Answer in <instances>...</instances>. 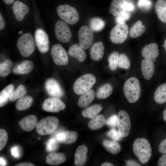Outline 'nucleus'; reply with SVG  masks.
Wrapping results in <instances>:
<instances>
[{
  "mask_svg": "<svg viewBox=\"0 0 166 166\" xmlns=\"http://www.w3.org/2000/svg\"><path fill=\"white\" fill-rule=\"evenodd\" d=\"M158 150L161 153H166V138L162 141L160 144Z\"/></svg>",
  "mask_w": 166,
  "mask_h": 166,
  "instance_id": "obj_48",
  "label": "nucleus"
},
{
  "mask_svg": "<svg viewBox=\"0 0 166 166\" xmlns=\"http://www.w3.org/2000/svg\"><path fill=\"white\" fill-rule=\"evenodd\" d=\"M154 98L155 101L158 104L166 103V83L159 86L154 93Z\"/></svg>",
  "mask_w": 166,
  "mask_h": 166,
  "instance_id": "obj_27",
  "label": "nucleus"
},
{
  "mask_svg": "<svg viewBox=\"0 0 166 166\" xmlns=\"http://www.w3.org/2000/svg\"><path fill=\"white\" fill-rule=\"evenodd\" d=\"M141 54L144 58L151 59L154 61L159 54L158 45L152 43L146 45L143 48Z\"/></svg>",
  "mask_w": 166,
  "mask_h": 166,
  "instance_id": "obj_18",
  "label": "nucleus"
},
{
  "mask_svg": "<svg viewBox=\"0 0 166 166\" xmlns=\"http://www.w3.org/2000/svg\"><path fill=\"white\" fill-rule=\"evenodd\" d=\"M163 117L164 120L166 122V109L163 112Z\"/></svg>",
  "mask_w": 166,
  "mask_h": 166,
  "instance_id": "obj_57",
  "label": "nucleus"
},
{
  "mask_svg": "<svg viewBox=\"0 0 166 166\" xmlns=\"http://www.w3.org/2000/svg\"><path fill=\"white\" fill-rule=\"evenodd\" d=\"M106 123V121L103 115H97L91 118L88 123V126L91 130H97L102 128Z\"/></svg>",
  "mask_w": 166,
  "mask_h": 166,
  "instance_id": "obj_29",
  "label": "nucleus"
},
{
  "mask_svg": "<svg viewBox=\"0 0 166 166\" xmlns=\"http://www.w3.org/2000/svg\"><path fill=\"white\" fill-rule=\"evenodd\" d=\"M32 97L29 96L23 97L17 102L16 108L19 111H23L30 108L33 103Z\"/></svg>",
  "mask_w": 166,
  "mask_h": 166,
  "instance_id": "obj_33",
  "label": "nucleus"
},
{
  "mask_svg": "<svg viewBox=\"0 0 166 166\" xmlns=\"http://www.w3.org/2000/svg\"><path fill=\"white\" fill-rule=\"evenodd\" d=\"M26 93V91L25 86L22 85H20L15 90L12 91L9 99L11 101H15L23 97Z\"/></svg>",
  "mask_w": 166,
  "mask_h": 166,
  "instance_id": "obj_37",
  "label": "nucleus"
},
{
  "mask_svg": "<svg viewBox=\"0 0 166 166\" xmlns=\"http://www.w3.org/2000/svg\"><path fill=\"white\" fill-rule=\"evenodd\" d=\"M102 144L105 148L112 154H117L121 151V146L117 141L104 140L103 141Z\"/></svg>",
  "mask_w": 166,
  "mask_h": 166,
  "instance_id": "obj_31",
  "label": "nucleus"
},
{
  "mask_svg": "<svg viewBox=\"0 0 166 166\" xmlns=\"http://www.w3.org/2000/svg\"><path fill=\"white\" fill-rule=\"evenodd\" d=\"M130 66V62L127 56L124 54L119 55L117 67L124 69H129Z\"/></svg>",
  "mask_w": 166,
  "mask_h": 166,
  "instance_id": "obj_40",
  "label": "nucleus"
},
{
  "mask_svg": "<svg viewBox=\"0 0 166 166\" xmlns=\"http://www.w3.org/2000/svg\"><path fill=\"white\" fill-rule=\"evenodd\" d=\"M8 136L6 131L3 129H0V151L4 148L7 141Z\"/></svg>",
  "mask_w": 166,
  "mask_h": 166,
  "instance_id": "obj_42",
  "label": "nucleus"
},
{
  "mask_svg": "<svg viewBox=\"0 0 166 166\" xmlns=\"http://www.w3.org/2000/svg\"><path fill=\"white\" fill-rule=\"evenodd\" d=\"M5 25V22L3 19V18L1 15L0 14V29L2 30L3 29Z\"/></svg>",
  "mask_w": 166,
  "mask_h": 166,
  "instance_id": "obj_52",
  "label": "nucleus"
},
{
  "mask_svg": "<svg viewBox=\"0 0 166 166\" xmlns=\"http://www.w3.org/2000/svg\"><path fill=\"white\" fill-rule=\"evenodd\" d=\"M4 2L6 5H10L13 4L15 0H3Z\"/></svg>",
  "mask_w": 166,
  "mask_h": 166,
  "instance_id": "obj_55",
  "label": "nucleus"
},
{
  "mask_svg": "<svg viewBox=\"0 0 166 166\" xmlns=\"http://www.w3.org/2000/svg\"><path fill=\"white\" fill-rule=\"evenodd\" d=\"M101 166H113V164H111L110 163H108V162H105L103 163L101 165Z\"/></svg>",
  "mask_w": 166,
  "mask_h": 166,
  "instance_id": "obj_56",
  "label": "nucleus"
},
{
  "mask_svg": "<svg viewBox=\"0 0 166 166\" xmlns=\"http://www.w3.org/2000/svg\"><path fill=\"white\" fill-rule=\"evenodd\" d=\"M117 126L118 131L122 137L128 136L131 128L130 120L128 113L121 110L117 115Z\"/></svg>",
  "mask_w": 166,
  "mask_h": 166,
  "instance_id": "obj_8",
  "label": "nucleus"
},
{
  "mask_svg": "<svg viewBox=\"0 0 166 166\" xmlns=\"http://www.w3.org/2000/svg\"><path fill=\"white\" fill-rule=\"evenodd\" d=\"M12 61L9 59H7L3 63L0 64V75L2 77L8 76L11 72L10 68L12 66Z\"/></svg>",
  "mask_w": 166,
  "mask_h": 166,
  "instance_id": "obj_38",
  "label": "nucleus"
},
{
  "mask_svg": "<svg viewBox=\"0 0 166 166\" xmlns=\"http://www.w3.org/2000/svg\"><path fill=\"white\" fill-rule=\"evenodd\" d=\"M58 142L56 138H52L50 139L46 143V150L49 152L56 150L58 147Z\"/></svg>",
  "mask_w": 166,
  "mask_h": 166,
  "instance_id": "obj_41",
  "label": "nucleus"
},
{
  "mask_svg": "<svg viewBox=\"0 0 166 166\" xmlns=\"http://www.w3.org/2000/svg\"><path fill=\"white\" fill-rule=\"evenodd\" d=\"M66 159V156L63 153L51 152L46 156L45 161L48 164L56 165L63 163Z\"/></svg>",
  "mask_w": 166,
  "mask_h": 166,
  "instance_id": "obj_23",
  "label": "nucleus"
},
{
  "mask_svg": "<svg viewBox=\"0 0 166 166\" xmlns=\"http://www.w3.org/2000/svg\"><path fill=\"white\" fill-rule=\"evenodd\" d=\"M12 8L16 19L19 21L23 19L29 11L28 6L19 0L15 1Z\"/></svg>",
  "mask_w": 166,
  "mask_h": 166,
  "instance_id": "obj_15",
  "label": "nucleus"
},
{
  "mask_svg": "<svg viewBox=\"0 0 166 166\" xmlns=\"http://www.w3.org/2000/svg\"><path fill=\"white\" fill-rule=\"evenodd\" d=\"M38 123V120L34 115L27 116L20 120L18 124L24 131L29 132L33 130Z\"/></svg>",
  "mask_w": 166,
  "mask_h": 166,
  "instance_id": "obj_19",
  "label": "nucleus"
},
{
  "mask_svg": "<svg viewBox=\"0 0 166 166\" xmlns=\"http://www.w3.org/2000/svg\"><path fill=\"white\" fill-rule=\"evenodd\" d=\"M129 11L126 10L119 15L117 16L116 18V22L117 24L125 22L128 20L130 17Z\"/></svg>",
  "mask_w": 166,
  "mask_h": 166,
  "instance_id": "obj_44",
  "label": "nucleus"
},
{
  "mask_svg": "<svg viewBox=\"0 0 166 166\" xmlns=\"http://www.w3.org/2000/svg\"><path fill=\"white\" fill-rule=\"evenodd\" d=\"M93 31L86 26H81L78 32L80 45L84 49H86L91 45L93 38Z\"/></svg>",
  "mask_w": 166,
  "mask_h": 166,
  "instance_id": "obj_11",
  "label": "nucleus"
},
{
  "mask_svg": "<svg viewBox=\"0 0 166 166\" xmlns=\"http://www.w3.org/2000/svg\"><path fill=\"white\" fill-rule=\"evenodd\" d=\"M117 116L114 115L110 117L106 121V124L110 127L114 128L117 125Z\"/></svg>",
  "mask_w": 166,
  "mask_h": 166,
  "instance_id": "obj_45",
  "label": "nucleus"
},
{
  "mask_svg": "<svg viewBox=\"0 0 166 166\" xmlns=\"http://www.w3.org/2000/svg\"><path fill=\"white\" fill-rule=\"evenodd\" d=\"M77 137L78 135L76 132L66 131L58 133L56 139L59 143L70 144L76 141Z\"/></svg>",
  "mask_w": 166,
  "mask_h": 166,
  "instance_id": "obj_16",
  "label": "nucleus"
},
{
  "mask_svg": "<svg viewBox=\"0 0 166 166\" xmlns=\"http://www.w3.org/2000/svg\"><path fill=\"white\" fill-rule=\"evenodd\" d=\"M65 107V104L61 100L54 97L46 99L42 105L44 110L52 113L58 112L64 109Z\"/></svg>",
  "mask_w": 166,
  "mask_h": 166,
  "instance_id": "obj_13",
  "label": "nucleus"
},
{
  "mask_svg": "<svg viewBox=\"0 0 166 166\" xmlns=\"http://www.w3.org/2000/svg\"><path fill=\"white\" fill-rule=\"evenodd\" d=\"M88 149L85 145H82L77 148L75 154L74 164L76 166L83 165L87 159Z\"/></svg>",
  "mask_w": 166,
  "mask_h": 166,
  "instance_id": "obj_20",
  "label": "nucleus"
},
{
  "mask_svg": "<svg viewBox=\"0 0 166 166\" xmlns=\"http://www.w3.org/2000/svg\"><path fill=\"white\" fill-rule=\"evenodd\" d=\"M55 32L57 39L61 42H68L72 37V33L69 27L61 20H59L56 23Z\"/></svg>",
  "mask_w": 166,
  "mask_h": 166,
  "instance_id": "obj_10",
  "label": "nucleus"
},
{
  "mask_svg": "<svg viewBox=\"0 0 166 166\" xmlns=\"http://www.w3.org/2000/svg\"><path fill=\"white\" fill-rule=\"evenodd\" d=\"M33 68V62L30 61L26 60L15 66L13 69V71L17 74H26L31 72Z\"/></svg>",
  "mask_w": 166,
  "mask_h": 166,
  "instance_id": "obj_25",
  "label": "nucleus"
},
{
  "mask_svg": "<svg viewBox=\"0 0 166 166\" xmlns=\"http://www.w3.org/2000/svg\"><path fill=\"white\" fill-rule=\"evenodd\" d=\"M59 121L58 118L54 116H48L40 120L36 126L38 133L42 136L52 133L57 128Z\"/></svg>",
  "mask_w": 166,
  "mask_h": 166,
  "instance_id": "obj_5",
  "label": "nucleus"
},
{
  "mask_svg": "<svg viewBox=\"0 0 166 166\" xmlns=\"http://www.w3.org/2000/svg\"><path fill=\"white\" fill-rule=\"evenodd\" d=\"M141 70L144 78L147 80H150L154 72L153 61L149 58H144L141 61Z\"/></svg>",
  "mask_w": 166,
  "mask_h": 166,
  "instance_id": "obj_17",
  "label": "nucleus"
},
{
  "mask_svg": "<svg viewBox=\"0 0 166 166\" xmlns=\"http://www.w3.org/2000/svg\"><path fill=\"white\" fill-rule=\"evenodd\" d=\"M164 154L158 160V166H166V153Z\"/></svg>",
  "mask_w": 166,
  "mask_h": 166,
  "instance_id": "obj_49",
  "label": "nucleus"
},
{
  "mask_svg": "<svg viewBox=\"0 0 166 166\" xmlns=\"http://www.w3.org/2000/svg\"><path fill=\"white\" fill-rule=\"evenodd\" d=\"M124 8L125 10L130 11L133 9V6L132 4L127 2L125 5Z\"/></svg>",
  "mask_w": 166,
  "mask_h": 166,
  "instance_id": "obj_51",
  "label": "nucleus"
},
{
  "mask_svg": "<svg viewBox=\"0 0 166 166\" xmlns=\"http://www.w3.org/2000/svg\"><path fill=\"white\" fill-rule=\"evenodd\" d=\"M133 150L135 155L143 164L148 161L152 155V148L149 142L143 138L135 140L133 145Z\"/></svg>",
  "mask_w": 166,
  "mask_h": 166,
  "instance_id": "obj_1",
  "label": "nucleus"
},
{
  "mask_svg": "<svg viewBox=\"0 0 166 166\" xmlns=\"http://www.w3.org/2000/svg\"><path fill=\"white\" fill-rule=\"evenodd\" d=\"M14 86L12 84L8 85L0 92V106L2 107L4 105L9 99L10 96L13 91Z\"/></svg>",
  "mask_w": 166,
  "mask_h": 166,
  "instance_id": "obj_35",
  "label": "nucleus"
},
{
  "mask_svg": "<svg viewBox=\"0 0 166 166\" xmlns=\"http://www.w3.org/2000/svg\"><path fill=\"white\" fill-rule=\"evenodd\" d=\"M163 47H164L166 51V38L164 41V44L163 45Z\"/></svg>",
  "mask_w": 166,
  "mask_h": 166,
  "instance_id": "obj_58",
  "label": "nucleus"
},
{
  "mask_svg": "<svg viewBox=\"0 0 166 166\" xmlns=\"http://www.w3.org/2000/svg\"><path fill=\"white\" fill-rule=\"evenodd\" d=\"M57 11L59 17L64 21L70 25H74L79 20V16L77 10L68 4L58 6Z\"/></svg>",
  "mask_w": 166,
  "mask_h": 166,
  "instance_id": "obj_6",
  "label": "nucleus"
},
{
  "mask_svg": "<svg viewBox=\"0 0 166 166\" xmlns=\"http://www.w3.org/2000/svg\"><path fill=\"white\" fill-rule=\"evenodd\" d=\"M95 96V92L92 89L81 94L78 101V106L81 108L87 107L92 102Z\"/></svg>",
  "mask_w": 166,
  "mask_h": 166,
  "instance_id": "obj_26",
  "label": "nucleus"
},
{
  "mask_svg": "<svg viewBox=\"0 0 166 166\" xmlns=\"http://www.w3.org/2000/svg\"><path fill=\"white\" fill-rule=\"evenodd\" d=\"M96 78L92 74L87 73L77 79L73 86V91L77 95H81L91 89L95 84Z\"/></svg>",
  "mask_w": 166,
  "mask_h": 166,
  "instance_id": "obj_3",
  "label": "nucleus"
},
{
  "mask_svg": "<svg viewBox=\"0 0 166 166\" xmlns=\"http://www.w3.org/2000/svg\"><path fill=\"white\" fill-rule=\"evenodd\" d=\"M11 154L15 158H19L20 156V150L17 146H14L11 149Z\"/></svg>",
  "mask_w": 166,
  "mask_h": 166,
  "instance_id": "obj_47",
  "label": "nucleus"
},
{
  "mask_svg": "<svg viewBox=\"0 0 166 166\" xmlns=\"http://www.w3.org/2000/svg\"><path fill=\"white\" fill-rule=\"evenodd\" d=\"M6 164V160L2 157L0 158V166H5Z\"/></svg>",
  "mask_w": 166,
  "mask_h": 166,
  "instance_id": "obj_54",
  "label": "nucleus"
},
{
  "mask_svg": "<svg viewBox=\"0 0 166 166\" xmlns=\"http://www.w3.org/2000/svg\"><path fill=\"white\" fill-rule=\"evenodd\" d=\"M84 49L79 44H74L69 48L68 51L69 55L76 58L78 61H84L86 57V53Z\"/></svg>",
  "mask_w": 166,
  "mask_h": 166,
  "instance_id": "obj_21",
  "label": "nucleus"
},
{
  "mask_svg": "<svg viewBox=\"0 0 166 166\" xmlns=\"http://www.w3.org/2000/svg\"><path fill=\"white\" fill-rule=\"evenodd\" d=\"M104 46L101 42L94 43L90 49V54L91 58L95 61L101 60L104 54Z\"/></svg>",
  "mask_w": 166,
  "mask_h": 166,
  "instance_id": "obj_22",
  "label": "nucleus"
},
{
  "mask_svg": "<svg viewBox=\"0 0 166 166\" xmlns=\"http://www.w3.org/2000/svg\"><path fill=\"white\" fill-rule=\"evenodd\" d=\"M36 45L39 51L42 53H45L49 49V41L47 34L42 29H37L35 33Z\"/></svg>",
  "mask_w": 166,
  "mask_h": 166,
  "instance_id": "obj_12",
  "label": "nucleus"
},
{
  "mask_svg": "<svg viewBox=\"0 0 166 166\" xmlns=\"http://www.w3.org/2000/svg\"><path fill=\"white\" fill-rule=\"evenodd\" d=\"M119 55L118 52L114 51L109 56V67L112 71H115L117 69Z\"/></svg>",
  "mask_w": 166,
  "mask_h": 166,
  "instance_id": "obj_39",
  "label": "nucleus"
},
{
  "mask_svg": "<svg viewBox=\"0 0 166 166\" xmlns=\"http://www.w3.org/2000/svg\"><path fill=\"white\" fill-rule=\"evenodd\" d=\"M145 27L141 21H137L131 28L129 32V36L136 38L140 36L145 31Z\"/></svg>",
  "mask_w": 166,
  "mask_h": 166,
  "instance_id": "obj_30",
  "label": "nucleus"
},
{
  "mask_svg": "<svg viewBox=\"0 0 166 166\" xmlns=\"http://www.w3.org/2000/svg\"><path fill=\"white\" fill-rule=\"evenodd\" d=\"M105 23L102 19L98 17H94L90 21V28L95 32H98L101 30L104 27Z\"/></svg>",
  "mask_w": 166,
  "mask_h": 166,
  "instance_id": "obj_36",
  "label": "nucleus"
},
{
  "mask_svg": "<svg viewBox=\"0 0 166 166\" xmlns=\"http://www.w3.org/2000/svg\"><path fill=\"white\" fill-rule=\"evenodd\" d=\"M107 136L114 140L118 141L122 137L121 135L118 131L115 128H113L109 130L107 133Z\"/></svg>",
  "mask_w": 166,
  "mask_h": 166,
  "instance_id": "obj_43",
  "label": "nucleus"
},
{
  "mask_svg": "<svg viewBox=\"0 0 166 166\" xmlns=\"http://www.w3.org/2000/svg\"><path fill=\"white\" fill-rule=\"evenodd\" d=\"M155 9L159 19L166 23V0H158L155 4Z\"/></svg>",
  "mask_w": 166,
  "mask_h": 166,
  "instance_id": "obj_28",
  "label": "nucleus"
},
{
  "mask_svg": "<svg viewBox=\"0 0 166 166\" xmlns=\"http://www.w3.org/2000/svg\"><path fill=\"white\" fill-rule=\"evenodd\" d=\"M45 86L46 92L49 96L58 98L63 97V90L55 80L52 78L48 79L45 82Z\"/></svg>",
  "mask_w": 166,
  "mask_h": 166,
  "instance_id": "obj_14",
  "label": "nucleus"
},
{
  "mask_svg": "<svg viewBox=\"0 0 166 166\" xmlns=\"http://www.w3.org/2000/svg\"><path fill=\"white\" fill-rule=\"evenodd\" d=\"M15 166H34V165L32 163L28 162L20 163L16 164Z\"/></svg>",
  "mask_w": 166,
  "mask_h": 166,
  "instance_id": "obj_53",
  "label": "nucleus"
},
{
  "mask_svg": "<svg viewBox=\"0 0 166 166\" xmlns=\"http://www.w3.org/2000/svg\"><path fill=\"white\" fill-rule=\"evenodd\" d=\"M128 34V25L125 22L117 24L110 34L111 41L115 44H121L126 39Z\"/></svg>",
  "mask_w": 166,
  "mask_h": 166,
  "instance_id": "obj_7",
  "label": "nucleus"
},
{
  "mask_svg": "<svg viewBox=\"0 0 166 166\" xmlns=\"http://www.w3.org/2000/svg\"><path fill=\"white\" fill-rule=\"evenodd\" d=\"M102 106L100 104H95L84 109L81 112L85 117L92 118L97 115L102 109Z\"/></svg>",
  "mask_w": 166,
  "mask_h": 166,
  "instance_id": "obj_32",
  "label": "nucleus"
},
{
  "mask_svg": "<svg viewBox=\"0 0 166 166\" xmlns=\"http://www.w3.org/2000/svg\"><path fill=\"white\" fill-rule=\"evenodd\" d=\"M125 165L127 166H141L137 162L132 160H129L126 162Z\"/></svg>",
  "mask_w": 166,
  "mask_h": 166,
  "instance_id": "obj_50",
  "label": "nucleus"
},
{
  "mask_svg": "<svg viewBox=\"0 0 166 166\" xmlns=\"http://www.w3.org/2000/svg\"><path fill=\"white\" fill-rule=\"evenodd\" d=\"M113 90V87L110 84H105L99 88L96 93V97L99 99H105L111 95Z\"/></svg>",
  "mask_w": 166,
  "mask_h": 166,
  "instance_id": "obj_34",
  "label": "nucleus"
},
{
  "mask_svg": "<svg viewBox=\"0 0 166 166\" xmlns=\"http://www.w3.org/2000/svg\"><path fill=\"white\" fill-rule=\"evenodd\" d=\"M127 0H113L111 2L110 11L114 16H117L125 10L124 8L125 4Z\"/></svg>",
  "mask_w": 166,
  "mask_h": 166,
  "instance_id": "obj_24",
  "label": "nucleus"
},
{
  "mask_svg": "<svg viewBox=\"0 0 166 166\" xmlns=\"http://www.w3.org/2000/svg\"><path fill=\"white\" fill-rule=\"evenodd\" d=\"M138 5L140 7L147 9L150 8L152 2L149 0H139Z\"/></svg>",
  "mask_w": 166,
  "mask_h": 166,
  "instance_id": "obj_46",
  "label": "nucleus"
},
{
  "mask_svg": "<svg viewBox=\"0 0 166 166\" xmlns=\"http://www.w3.org/2000/svg\"><path fill=\"white\" fill-rule=\"evenodd\" d=\"M17 45L21 55L27 57L31 55L35 49V42L33 36L29 33L22 35L18 39Z\"/></svg>",
  "mask_w": 166,
  "mask_h": 166,
  "instance_id": "obj_4",
  "label": "nucleus"
},
{
  "mask_svg": "<svg viewBox=\"0 0 166 166\" xmlns=\"http://www.w3.org/2000/svg\"><path fill=\"white\" fill-rule=\"evenodd\" d=\"M124 92L128 101L133 103L138 100L141 93V88L138 79L136 77L128 78L124 83Z\"/></svg>",
  "mask_w": 166,
  "mask_h": 166,
  "instance_id": "obj_2",
  "label": "nucleus"
},
{
  "mask_svg": "<svg viewBox=\"0 0 166 166\" xmlns=\"http://www.w3.org/2000/svg\"><path fill=\"white\" fill-rule=\"evenodd\" d=\"M51 54L54 63L58 65H66L68 63L67 53L60 44L54 45L52 47Z\"/></svg>",
  "mask_w": 166,
  "mask_h": 166,
  "instance_id": "obj_9",
  "label": "nucleus"
}]
</instances>
